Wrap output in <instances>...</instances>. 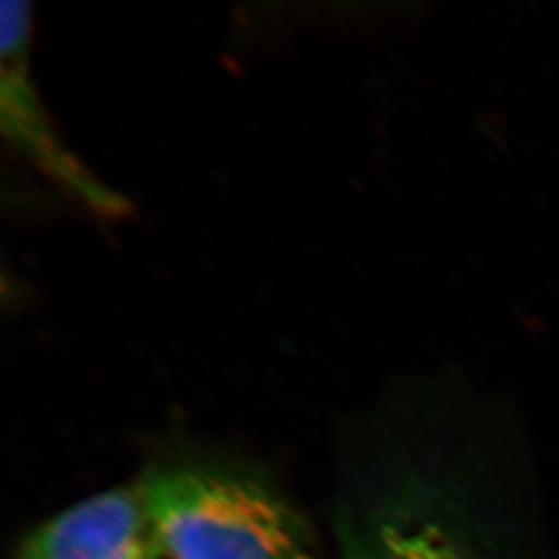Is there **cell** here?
<instances>
[{
	"label": "cell",
	"mask_w": 559,
	"mask_h": 559,
	"mask_svg": "<svg viewBox=\"0 0 559 559\" xmlns=\"http://www.w3.org/2000/svg\"><path fill=\"white\" fill-rule=\"evenodd\" d=\"M138 481L169 559H319L301 512L255 478L175 465Z\"/></svg>",
	"instance_id": "6da1fadb"
},
{
	"label": "cell",
	"mask_w": 559,
	"mask_h": 559,
	"mask_svg": "<svg viewBox=\"0 0 559 559\" xmlns=\"http://www.w3.org/2000/svg\"><path fill=\"white\" fill-rule=\"evenodd\" d=\"M13 559H169L140 481L96 492L27 536Z\"/></svg>",
	"instance_id": "7a4b0ae2"
},
{
	"label": "cell",
	"mask_w": 559,
	"mask_h": 559,
	"mask_svg": "<svg viewBox=\"0 0 559 559\" xmlns=\"http://www.w3.org/2000/svg\"><path fill=\"white\" fill-rule=\"evenodd\" d=\"M32 32V15L26 11H10L2 16V112L4 129L21 147L43 164L49 175L74 194L90 203L104 216H122L129 205L111 190L87 176L82 167L63 151L59 138L44 118L37 96L27 82V37Z\"/></svg>",
	"instance_id": "3957f363"
},
{
	"label": "cell",
	"mask_w": 559,
	"mask_h": 559,
	"mask_svg": "<svg viewBox=\"0 0 559 559\" xmlns=\"http://www.w3.org/2000/svg\"><path fill=\"white\" fill-rule=\"evenodd\" d=\"M337 534L343 559H509L437 523L385 512L352 518Z\"/></svg>",
	"instance_id": "277c9868"
}]
</instances>
